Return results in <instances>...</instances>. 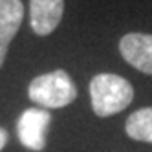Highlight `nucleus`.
<instances>
[{
	"label": "nucleus",
	"mask_w": 152,
	"mask_h": 152,
	"mask_svg": "<svg viewBox=\"0 0 152 152\" xmlns=\"http://www.w3.org/2000/svg\"><path fill=\"white\" fill-rule=\"evenodd\" d=\"M90 99L95 115L108 117L123 112L134 99V88L115 73H97L90 81Z\"/></svg>",
	"instance_id": "1"
},
{
	"label": "nucleus",
	"mask_w": 152,
	"mask_h": 152,
	"mask_svg": "<svg viewBox=\"0 0 152 152\" xmlns=\"http://www.w3.org/2000/svg\"><path fill=\"white\" fill-rule=\"evenodd\" d=\"M28 95L42 108H64L77 97V86L64 70H55L35 77L28 86Z\"/></svg>",
	"instance_id": "2"
},
{
	"label": "nucleus",
	"mask_w": 152,
	"mask_h": 152,
	"mask_svg": "<svg viewBox=\"0 0 152 152\" xmlns=\"http://www.w3.org/2000/svg\"><path fill=\"white\" fill-rule=\"evenodd\" d=\"M50 121L51 115L46 108H28V110H24L17 123V134L20 143L33 152L44 150Z\"/></svg>",
	"instance_id": "3"
},
{
	"label": "nucleus",
	"mask_w": 152,
	"mask_h": 152,
	"mask_svg": "<svg viewBox=\"0 0 152 152\" xmlns=\"http://www.w3.org/2000/svg\"><path fill=\"white\" fill-rule=\"evenodd\" d=\"M119 51L123 59L136 70L152 75V35L150 33H126L119 40Z\"/></svg>",
	"instance_id": "4"
},
{
	"label": "nucleus",
	"mask_w": 152,
	"mask_h": 152,
	"mask_svg": "<svg viewBox=\"0 0 152 152\" xmlns=\"http://www.w3.org/2000/svg\"><path fill=\"white\" fill-rule=\"evenodd\" d=\"M64 0H29V26L39 37L51 35L62 20Z\"/></svg>",
	"instance_id": "5"
},
{
	"label": "nucleus",
	"mask_w": 152,
	"mask_h": 152,
	"mask_svg": "<svg viewBox=\"0 0 152 152\" xmlns=\"http://www.w3.org/2000/svg\"><path fill=\"white\" fill-rule=\"evenodd\" d=\"M24 18V4L20 0H0V68L4 66L11 40Z\"/></svg>",
	"instance_id": "6"
},
{
	"label": "nucleus",
	"mask_w": 152,
	"mask_h": 152,
	"mask_svg": "<svg viewBox=\"0 0 152 152\" xmlns=\"http://www.w3.org/2000/svg\"><path fill=\"white\" fill-rule=\"evenodd\" d=\"M125 130L128 137H132L134 141L152 143V106H145V108L136 110L126 119Z\"/></svg>",
	"instance_id": "7"
},
{
	"label": "nucleus",
	"mask_w": 152,
	"mask_h": 152,
	"mask_svg": "<svg viewBox=\"0 0 152 152\" xmlns=\"http://www.w3.org/2000/svg\"><path fill=\"white\" fill-rule=\"evenodd\" d=\"M6 143H7V132L4 128H0V150L6 147Z\"/></svg>",
	"instance_id": "8"
}]
</instances>
